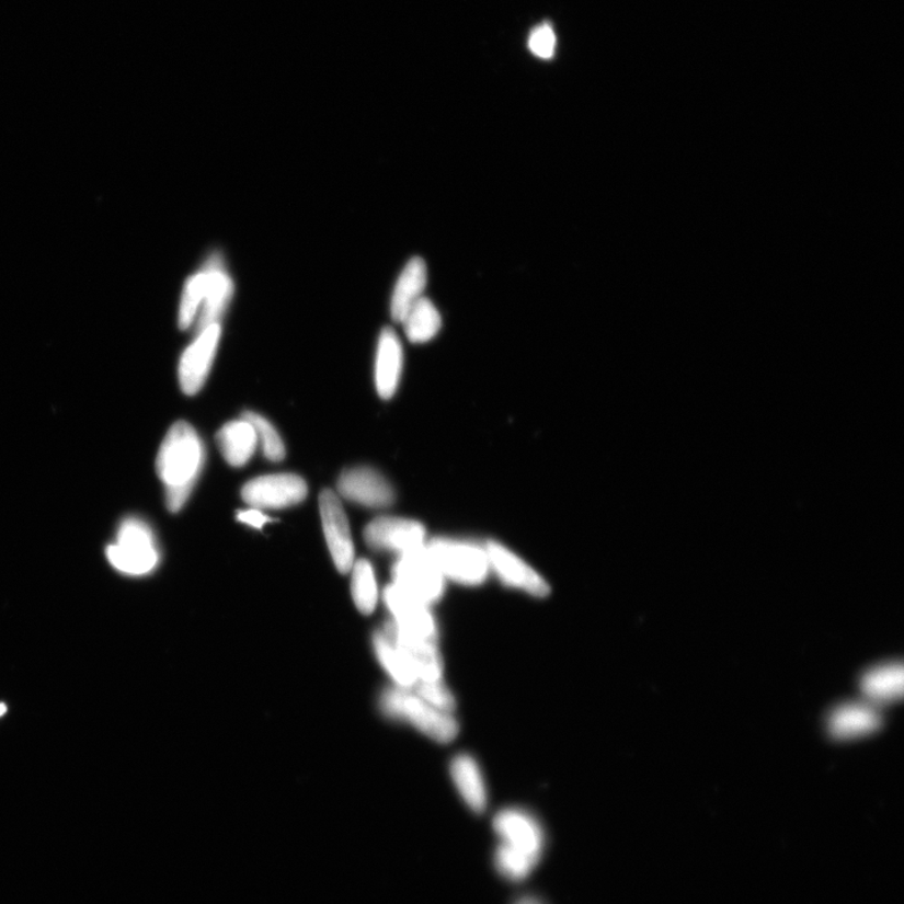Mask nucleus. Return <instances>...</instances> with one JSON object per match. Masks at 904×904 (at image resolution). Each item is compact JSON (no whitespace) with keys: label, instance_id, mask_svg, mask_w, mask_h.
<instances>
[{"label":"nucleus","instance_id":"obj_16","mask_svg":"<svg viewBox=\"0 0 904 904\" xmlns=\"http://www.w3.org/2000/svg\"><path fill=\"white\" fill-rule=\"evenodd\" d=\"M450 775L456 790L470 812L484 814L489 796L484 775L478 762L468 754L455 756L450 764Z\"/></svg>","mask_w":904,"mask_h":904},{"label":"nucleus","instance_id":"obj_9","mask_svg":"<svg viewBox=\"0 0 904 904\" xmlns=\"http://www.w3.org/2000/svg\"><path fill=\"white\" fill-rule=\"evenodd\" d=\"M490 571L510 587L520 590L533 597L545 598L550 593L548 582L527 562L497 541L485 546Z\"/></svg>","mask_w":904,"mask_h":904},{"label":"nucleus","instance_id":"obj_25","mask_svg":"<svg viewBox=\"0 0 904 904\" xmlns=\"http://www.w3.org/2000/svg\"><path fill=\"white\" fill-rule=\"evenodd\" d=\"M206 288V273L204 268L193 275L185 284L183 297L179 309V325L181 330H187L199 313Z\"/></svg>","mask_w":904,"mask_h":904},{"label":"nucleus","instance_id":"obj_30","mask_svg":"<svg viewBox=\"0 0 904 904\" xmlns=\"http://www.w3.org/2000/svg\"><path fill=\"white\" fill-rule=\"evenodd\" d=\"M512 904H549L545 899L541 897L540 894L537 893H523L516 895L513 900Z\"/></svg>","mask_w":904,"mask_h":904},{"label":"nucleus","instance_id":"obj_19","mask_svg":"<svg viewBox=\"0 0 904 904\" xmlns=\"http://www.w3.org/2000/svg\"><path fill=\"white\" fill-rule=\"evenodd\" d=\"M222 458L234 468L244 467L256 450L258 436L251 422L245 419L230 421L217 434Z\"/></svg>","mask_w":904,"mask_h":904},{"label":"nucleus","instance_id":"obj_26","mask_svg":"<svg viewBox=\"0 0 904 904\" xmlns=\"http://www.w3.org/2000/svg\"><path fill=\"white\" fill-rule=\"evenodd\" d=\"M243 419L251 422L255 428L258 443L262 445L265 458L274 462L282 461L286 456V447L271 422L255 412H245Z\"/></svg>","mask_w":904,"mask_h":904},{"label":"nucleus","instance_id":"obj_27","mask_svg":"<svg viewBox=\"0 0 904 904\" xmlns=\"http://www.w3.org/2000/svg\"><path fill=\"white\" fill-rule=\"evenodd\" d=\"M415 693L422 700L434 706L435 709L453 713L456 708V700L443 679L440 682H419L413 686Z\"/></svg>","mask_w":904,"mask_h":904},{"label":"nucleus","instance_id":"obj_28","mask_svg":"<svg viewBox=\"0 0 904 904\" xmlns=\"http://www.w3.org/2000/svg\"><path fill=\"white\" fill-rule=\"evenodd\" d=\"M528 45L533 55L542 59L552 58L557 46L553 28L548 23L538 25L531 31Z\"/></svg>","mask_w":904,"mask_h":904},{"label":"nucleus","instance_id":"obj_4","mask_svg":"<svg viewBox=\"0 0 904 904\" xmlns=\"http://www.w3.org/2000/svg\"><path fill=\"white\" fill-rule=\"evenodd\" d=\"M493 829L499 846L534 866L541 863L548 847V835L538 816L523 808H504L495 814Z\"/></svg>","mask_w":904,"mask_h":904},{"label":"nucleus","instance_id":"obj_21","mask_svg":"<svg viewBox=\"0 0 904 904\" xmlns=\"http://www.w3.org/2000/svg\"><path fill=\"white\" fill-rule=\"evenodd\" d=\"M374 649L378 661H380L386 673L391 676L396 685L401 688L412 690L419 683L417 676L413 673L410 663L404 659L401 651L386 636L384 631L374 636Z\"/></svg>","mask_w":904,"mask_h":904},{"label":"nucleus","instance_id":"obj_6","mask_svg":"<svg viewBox=\"0 0 904 904\" xmlns=\"http://www.w3.org/2000/svg\"><path fill=\"white\" fill-rule=\"evenodd\" d=\"M393 584L432 607L442 600L446 588V580L426 554L425 547L400 556L393 567Z\"/></svg>","mask_w":904,"mask_h":904},{"label":"nucleus","instance_id":"obj_22","mask_svg":"<svg viewBox=\"0 0 904 904\" xmlns=\"http://www.w3.org/2000/svg\"><path fill=\"white\" fill-rule=\"evenodd\" d=\"M404 332L412 343H426L436 337L442 330L440 312L426 297H422L402 321Z\"/></svg>","mask_w":904,"mask_h":904},{"label":"nucleus","instance_id":"obj_1","mask_svg":"<svg viewBox=\"0 0 904 904\" xmlns=\"http://www.w3.org/2000/svg\"><path fill=\"white\" fill-rule=\"evenodd\" d=\"M204 461V444L195 428L185 421L172 425L157 459L158 476L165 485L167 506L171 513L183 510L199 480Z\"/></svg>","mask_w":904,"mask_h":904},{"label":"nucleus","instance_id":"obj_23","mask_svg":"<svg viewBox=\"0 0 904 904\" xmlns=\"http://www.w3.org/2000/svg\"><path fill=\"white\" fill-rule=\"evenodd\" d=\"M860 686L866 696L876 702L893 701L903 691L902 665H885L869 671Z\"/></svg>","mask_w":904,"mask_h":904},{"label":"nucleus","instance_id":"obj_3","mask_svg":"<svg viewBox=\"0 0 904 904\" xmlns=\"http://www.w3.org/2000/svg\"><path fill=\"white\" fill-rule=\"evenodd\" d=\"M112 567L121 573L144 575L159 564L160 553L148 523L135 516L119 524L115 542L106 549Z\"/></svg>","mask_w":904,"mask_h":904},{"label":"nucleus","instance_id":"obj_12","mask_svg":"<svg viewBox=\"0 0 904 904\" xmlns=\"http://www.w3.org/2000/svg\"><path fill=\"white\" fill-rule=\"evenodd\" d=\"M382 631L408 660L419 682L443 679L444 661L437 641L403 631L392 622L387 623Z\"/></svg>","mask_w":904,"mask_h":904},{"label":"nucleus","instance_id":"obj_10","mask_svg":"<svg viewBox=\"0 0 904 904\" xmlns=\"http://www.w3.org/2000/svg\"><path fill=\"white\" fill-rule=\"evenodd\" d=\"M220 334L219 323L206 327L181 356L179 381L184 393L193 396L203 389L217 355Z\"/></svg>","mask_w":904,"mask_h":904},{"label":"nucleus","instance_id":"obj_5","mask_svg":"<svg viewBox=\"0 0 904 904\" xmlns=\"http://www.w3.org/2000/svg\"><path fill=\"white\" fill-rule=\"evenodd\" d=\"M425 550L446 582L473 587L484 583L492 572L485 547L472 542L442 538L426 542Z\"/></svg>","mask_w":904,"mask_h":904},{"label":"nucleus","instance_id":"obj_18","mask_svg":"<svg viewBox=\"0 0 904 904\" xmlns=\"http://www.w3.org/2000/svg\"><path fill=\"white\" fill-rule=\"evenodd\" d=\"M427 286V266L422 258H412L404 266L393 288L391 299V316L396 322L402 323L410 309L424 297Z\"/></svg>","mask_w":904,"mask_h":904},{"label":"nucleus","instance_id":"obj_13","mask_svg":"<svg viewBox=\"0 0 904 904\" xmlns=\"http://www.w3.org/2000/svg\"><path fill=\"white\" fill-rule=\"evenodd\" d=\"M384 600L392 616V623L409 633L437 641L438 625L432 606L412 597L393 583L385 590Z\"/></svg>","mask_w":904,"mask_h":904},{"label":"nucleus","instance_id":"obj_31","mask_svg":"<svg viewBox=\"0 0 904 904\" xmlns=\"http://www.w3.org/2000/svg\"><path fill=\"white\" fill-rule=\"evenodd\" d=\"M7 712V706L4 703H0V718Z\"/></svg>","mask_w":904,"mask_h":904},{"label":"nucleus","instance_id":"obj_17","mask_svg":"<svg viewBox=\"0 0 904 904\" xmlns=\"http://www.w3.org/2000/svg\"><path fill=\"white\" fill-rule=\"evenodd\" d=\"M403 365V353L398 334L385 329L378 340L376 356V387L382 399L389 400L398 390Z\"/></svg>","mask_w":904,"mask_h":904},{"label":"nucleus","instance_id":"obj_20","mask_svg":"<svg viewBox=\"0 0 904 904\" xmlns=\"http://www.w3.org/2000/svg\"><path fill=\"white\" fill-rule=\"evenodd\" d=\"M881 714L871 706L862 703L844 705L829 719L831 733L838 737H850L871 733L881 725Z\"/></svg>","mask_w":904,"mask_h":904},{"label":"nucleus","instance_id":"obj_2","mask_svg":"<svg viewBox=\"0 0 904 904\" xmlns=\"http://www.w3.org/2000/svg\"><path fill=\"white\" fill-rule=\"evenodd\" d=\"M381 708L387 717L411 723L436 743H451L459 735V723L453 713L435 709L408 688L385 690Z\"/></svg>","mask_w":904,"mask_h":904},{"label":"nucleus","instance_id":"obj_11","mask_svg":"<svg viewBox=\"0 0 904 904\" xmlns=\"http://www.w3.org/2000/svg\"><path fill=\"white\" fill-rule=\"evenodd\" d=\"M365 539L374 549L391 550L402 556L426 546V530L415 520L382 516L367 525Z\"/></svg>","mask_w":904,"mask_h":904},{"label":"nucleus","instance_id":"obj_8","mask_svg":"<svg viewBox=\"0 0 904 904\" xmlns=\"http://www.w3.org/2000/svg\"><path fill=\"white\" fill-rule=\"evenodd\" d=\"M320 512L327 546L341 573H348L355 564V546L346 512L337 494L324 490L320 496Z\"/></svg>","mask_w":904,"mask_h":904},{"label":"nucleus","instance_id":"obj_15","mask_svg":"<svg viewBox=\"0 0 904 904\" xmlns=\"http://www.w3.org/2000/svg\"><path fill=\"white\" fill-rule=\"evenodd\" d=\"M206 273V288L199 313L196 317V332L206 327L217 324L230 304L232 297V281L229 277L220 254L214 253L204 265Z\"/></svg>","mask_w":904,"mask_h":904},{"label":"nucleus","instance_id":"obj_7","mask_svg":"<svg viewBox=\"0 0 904 904\" xmlns=\"http://www.w3.org/2000/svg\"><path fill=\"white\" fill-rule=\"evenodd\" d=\"M307 482L295 473H272L248 481L241 496L256 510H284L305 501Z\"/></svg>","mask_w":904,"mask_h":904},{"label":"nucleus","instance_id":"obj_29","mask_svg":"<svg viewBox=\"0 0 904 904\" xmlns=\"http://www.w3.org/2000/svg\"><path fill=\"white\" fill-rule=\"evenodd\" d=\"M237 519L258 530L263 529L266 524L272 522L268 515H265L261 510H256V507L238 512Z\"/></svg>","mask_w":904,"mask_h":904},{"label":"nucleus","instance_id":"obj_24","mask_svg":"<svg viewBox=\"0 0 904 904\" xmlns=\"http://www.w3.org/2000/svg\"><path fill=\"white\" fill-rule=\"evenodd\" d=\"M352 596L361 614L371 615L378 603V585L371 563L366 559L352 567Z\"/></svg>","mask_w":904,"mask_h":904},{"label":"nucleus","instance_id":"obj_14","mask_svg":"<svg viewBox=\"0 0 904 904\" xmlns=\"http://www.w3.org/2000/svg\"><path fill=\"white\" fill-rule=\"evenodd\" d=\"M337 488L347 501L375 510H382L394 502L390 482L371 468H353L342 472Z\"/></svg>","mask_w":904,"mask_h":904}]
</instances>
